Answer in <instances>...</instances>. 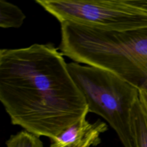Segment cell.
<instances>
[{"mask_svg": "<svg viewBox=\"0 0 147 147\" xmlns=\"http://www.w3.org/2000/svg\"><path fill=\"white\" fill-rule=\"evenodd\" d=\"M69 72L83 96L89 113L102 117L116 132L123 147H136L131 112L139 99L138 88L99 68L72 62Z\"/></svg>", "mask_w": 147, "mask_h": 147, "instance_id": "cell-2", "label": "cell"}, {"mask_svg": "<svg viewBox=\"0 0 147 147\" xmlns=\"http://www.w3.org/2000/svg\"><path fill=\"white\" fill-rule=\"evenodd\" d=\"M6 147H44L40 137L25 130L11 135L6 141Z\"/></svg>", "mask_w": 147, "mask_h": 147, "instance_id": "cell-8", "label": "cell"}, {"mask_svg": "<svg viewBox=\"0 0 147 147\" xmlns=\"http://www.w3.org/2000/svg\"><path fill=\"white\" fill-rule=\"evenodd\" d=\"M60 23L117 31L147 28V11L131 0H36Z\"/></svg>", "mask_w": 147, "mask_h": 147, "instance_id": "cell-4", "label": "cell"}, {"mask_svg": "<svg viewBox=\"0 0 147 147\" xmlns=\"http://www.w3.org/2000/svg\"><path fill=\"white\" fill-rule=\"evenodd\" d=\"M131 127L136 147H147V114L140 99L131 110Z\"/></svg>", "mask_w": 147, "mask_h": 147, "instance_id": "cell-6", "label": "cell"}, {"mask_svg": "<svg viewBox=\"0 0 147 147\" xmlns=\"http://www.w3.org/2000/svg\"><path fill=\"white\" fill-rule=\"evenodd\" d=\"M63 56L51 43L0 50V101L13 125L52 140L86 117Z\"/></svg>", "mask_w": 147, "mask_h": 147, "instance_id": "cell-1", "label": "cell"}, {"mask_svg": "<svg viewBox=\"0 0 147 147\" xmlns=\"http://www.w3.org/2000/svg\"><path fill=\"white\" fill-rule=\"evenodd\" d=\"M108 130L107 124L98 119L90 123L83 118L51 140L49 147H91L101 142L100 136Z\"/></svg>", "mask_w": 147, "mask_h": 147, "instance_id": "cell-5", "label": "cell"}, {"mask_svg": "<svg viewBox=\"0 0 147 147\" xmlns=\"http://www.w3.org/2000/svg\"><path fill=\"white\" fill-rule=\"evenodd\" d=\"M139 99L147 114V90L141 89L139 90Z\"/></svg>", "mask_w": 147, "mask_h": 147, "instance_id": "cell-9", "label": "cell"}, {"mask_svg": "<svg viewBox=\"0 0 147 147\" xmlns=\"http://www.w3.org/2000/svg\"><path fill=\"white\" fill-rule=\"evenodd\" d=\"M89 65L147 90V28L117 31L94 28L85 47Z\"/></svg>", "mask_w": 147, "mask_h": 147, "instance_id": "cell-3", "label": "cell"}, {"mask_svg": "<svg viewBox=\"0 0 147 147\" xmlns=\"http://www.w3.org/2000/svg\"><path fill=\"white\" fill-rule=\"evenodd\" d=\"M26 16L17 6L5 0H0V27L18 28L22 26Z\"/></svg>", "mask_w": 147, "mask_h": 147, "instance_id": "cell-7", "label": "cell"}, {"mask_svg": "<svg viewBox=\"0 0 147 147\" xmlns=\"http://www.w3.org/2000/svg\"><path fill=\"white\" fill-rule=\"evenodd\" d=\"M135 6L147 11V0H131Z\"/></svg>", "mask_w": 147, "mask_h": 147, "instance_id": "cell-10", "label": "cell"}]
</instances>
